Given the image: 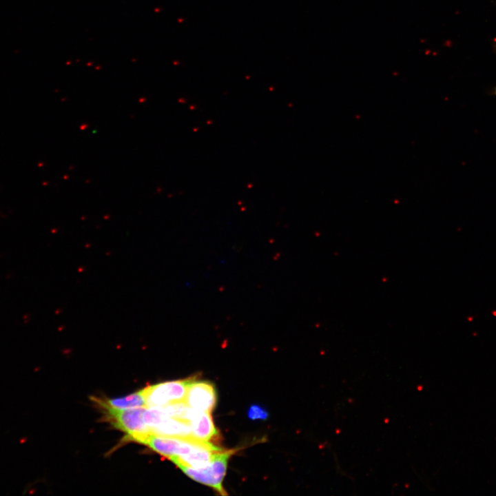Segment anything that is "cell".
I'll return each instance as SVG.
<instances>
[{
  "instance_id": "1",
  "label": "cell",
  "mask_w": 496,
  "mask_h": 496,
  "mask_svg": "<svg viewBox=\"0 0 496 496\" xmlns=\"http://www.w3.org/2000/svg\"><path fill=\"white\" fill-rule=\"evenodd\" d=\"M92 400L103 410L105 419L116 428L126 434L127 440L143 444L152 434L143 418V412L147 407L117 409L103 404L98 397H94Z\"/></svg>"
},
{
  "instance_id": "2",
  "label": "cell",
  "mask_w": 496,
  "mask_h": 496,
  "mask_svg": "<svg viewBox=\"0 0 496 496\" xmlns=\"http://www.w3.org/2000/svg\"><path fill=\"white\" fill-rule=\"evenodd\" d=\"M236 449H223L218 453L206 466L194 468L182 464H176L186 475L194 481L213 488L222 495L227 493L223 486L229 457Z\"/></svg>"
},
{
  "instance_id": "3",
  "label": "cell",
  "mask_w": 496,
  "mask_h": 496,
  "mask_svg": "<svg viewBox=\"0 0 496 496\" xmlns=\"http://www.w3.org/2000/svg\"><path fill=\"white\" fill-rule=\"evenodd\" d=\"M143 418L152 434L178 438L193 437L189 422L169 415L161 407L145 408Z\"/></svg>"
},
{
  "instance_id": "4",
  "label": "cell",
  "mask_w": 496,
  "mask_h": 496,
  "mask_svg": "<svg viewBox=\"0 0 496 496\" xmlns=\"http://www.w3.org/2000/svg\"><path fill=\"white\" fill-rule=\"evenodd\" d=\"M193 378L166 381L145 387L147 408L165 407L185 402L187 388Z\"/></svg>"
},
{
  "instance_id": "5",
  "label": "cell",
  "mask_w": 496,
  "mask_h": 496,
  "mask_svg": "<svg viewBox=\"0 0 496 496\" xmlns=\"http://www.w3.org/2000/svg\"><path fill=\"white\" fill-rule=\"evenodd\" d=\"M194 437H169L150 434L143 442L155 452L169 459L172 457H182L192 452L200 443Z\"/></svg>"
},
{
  "instance_id": "6",
  "label": "cell",
  "mask_w": 496,
  "mask_h": 496,
  "mask_svg": "<svg viewBox=\"0 0 496 496\" xmlns=\"http://www.w3.org/2000/svg\"><path fill=\"white\" fill-rule=\"evenodd\" d=\"M194 376L189 384L185 403L191 409L211 413L216 404L214 385L209 381L198 380Z\"/></svg>"
},
{
  "instance_id": "7",
  "label": "cell",
  "mask_w": 496,
  "mask_h": 496,
  "mask_svg": "<svg viewBox=\"0 0 496 496\" xmlns=\"http://www.w3.org/2000/svg\"><path fill=\"white\" fill-rule=\"evenodd\" d=\"M193 437L203 442H209L218 436L211 413L192 409L189 418Z\"/></svg>"
},
{
  "instance_id": "8",
  "label": "cell",
  "mask_w": 496,
  "mask_h": 496,
  "mask_svg": "<svg viewBox=\"0 0 496 496\" xmlns=\"http://www.w3.org/2000/svg\"><path fill=\"white\" fill-rule=\"evenodd\" d=\"M99 400L103 404L117 409L147 407L144 388L123 397L114 399L99 398Z\"/></svg>"
},
{
  "instance_id": "9",
  "label": "cell",
  "mask_w": 496,
  "mask_h": 496,
  "mask_svg": "<svg viewBox=\"0 0 496 496\" xmlns=\"http://www.w3.org/2000/svg\"><path fill=\"white\" fill-rule=\"evenodd\" d=\"M248 418L252 420H265L269 417V413L265 408L260 404H253L247 411Z\"/></svg>"
},
{
  "instance_id": "10",
  "label": "cell",
  "mask_w": 496,
  "mask_h": 496,
  "mask_svg": "<svg viewBox=\"0 0 496 496\" xmlns=\"http://www.w3.org/2000/svg\"><path fill=\"white\" fill-rule=\"evenodd\" d=\"M494 94L496 95V87L495 88Z\"/></svg>"
}]
</instances>
